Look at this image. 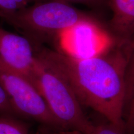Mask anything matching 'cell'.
<instances>
[{"mask_svg": "<svg viewBox=\"0 0 134 134\" xmlns=\"http://www.w3.org/2000/svg\"><path fill=\"white\" fill-rule=\"evenodd\" d=\"M32 83L63 130L88 134L93 124L82 109L70 84L57 70L37 55Z\"/></svg>", "mask_w": 134, "mask_h": 134, "instance_id": "3957f363", "label": "cell"}, {"mask_svg": "<svg viewBox=\"0 0 134 134\" xmlns=\"http://www.w3.org/2000/svg\"><path fill=\"white\" fill-rule=\"evenodd\" d=\"M113 17L108 28L115 38L120 41H133L134 0H109Z\"/></svg>", "mask_w": 134, "mask_h": 134, "instance_id": "8992f818", "label": "cell"}, {"mask_svg": "<svg viewBox=\"0 0 134 134\" xmlns=\"http://www.w3.org/2000/svg\"><path fill=\"white\" fill-rule=\"evenodd\" d=\"M37 60V49L29 40L0 27V61L32 83Z\"/></svg>", "mask_w": 134, "mask_h": 134, "instance_id": "5b68a950", "label": "cell"}, {"mask_svg": "<svg viewBox=\"0 0 134 134\" xmlns=\"http://www.w3.org/2000/svg\"><path fill=\"white\" fill-rule=\"evenodd\" d=\"M0 19L20 32L35 47L58 41L62 34L82 23L101 25L94 17L60 0L38 1L13 12H0Z\"/></svg>", "mask_w": 134, "mask_h": 134, "instance_id": "7a4b0ae2", "label": "cell"}, {"mask_svg": "<svg viewBox=\"0 0 134 134\" xmlns=\"http://www.w3.org/2000/svg\"><path fill=\"white\" fill-rule=\"evenodd\" d=\"M60 1H65L68 3H80L89 6H99L104 4L107 0H60Z\"/></svg>", "mask_w": 134, "mask_h": 134, "instance_id": "8fae6325", "label": "cell"}, {"mask_svg": "<svg viewBox=\"0 0 134 134\" xmlns=\"http://www.w3.org/2000/svg\"><path fill=\"white\" fill-rule=\"evenodd\" d=\"M37 55L65 77L81 105L124 130V110L133 76V41L115 39L99 54L76 58L39 47Z\"/></svg>", "mask_w": 134, "mask_h": 134, "instance_id": "6da1fadb", "label": "cell"}, {"mask_svg": "<svg viewBox=\"0 0 134 134\" xmlns=\"http://www.w3.org/2000/svg\"><path fill=\"white\" fill-rule=\"evenodd\" d=\"M0 134H30L26 123L18 117L0 115Z\"/></svg>", "mask_w": 134, "mask_h": 134, "instance_id": "52a82bcc", "label": "cell"}, {"mask_svg": "<svg viewBox=\"0 0 134 134\" xmlns=\"http://www.w3.org/2000/svg\"><path fill=\"white\" fill-rule=\"evenodd\" d=\"M124 130L120 129L112 124L94 125L88 134H124Z\"/></svg>", "mask_w": 134, "mask_h": 134, "instance_id": "30bf717a", "label": "cell"}, {"mask_svg": "<svg viewBox=\"0 0 134 134\" xmlns=\"http://www.w3.org/2000/svg\"><path fill=\"white\" fill-rule=\"evenodd\" d=\"M42 1L46 0H0V12H13Z\"/></svg>", "mask_w": 134, "mask_h": 134, "instance_id": "ba28073f", "label": "cell"}, {"mask_svg": "<svg viewBox=\"0 0 134 134\" xmlns=\"http://www.w3.org/2000/svg\"><path fill=\"white\" fill-rule=\"evenodd\" d=\"M0 115L18 117L15 113L9 97L0 85Z\"/></svg>", "mask_w": 134, "mask_h": 134, "instance_id": "9c48e42d", "label": "cell"}, {"mask_svg": "<svg viewBox=\"0 0 134 134\" xmlns=\"http://www.w3.org/2000/svg\"><path fill=\"white\" fill-rule=\"evenodd\" d=\"M0 85L18 117L34 120L56 131L64 130L29 80L0 61Z\"/></svg>", "mask_w": 134, "mask_h": 134, "instance_id": "277c9868", "label": "cell"}]
</instances>
